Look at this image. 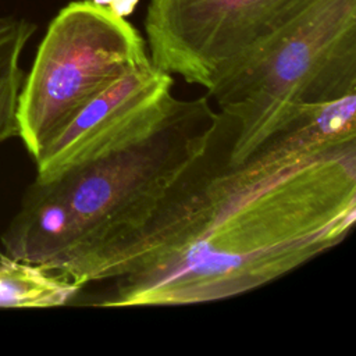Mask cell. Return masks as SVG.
I'll return each mask as SVG.
<instances>
[{
    "mask_svg": "<svg viewBox=\"0 0 356 356\" xmlns=\"http://www.w3.org/2000/svg\"><path fill=\"white\" fill-rule=\"evenodd\" d=\"M356 221V143L288 163H228L165 248L111 280L102 307L184 306L263 286L341 243Z\"/></svg>",
    "mask_w": 356,
    "mask_h": 356,
    "instance_id": "cell-1",
    "label": "cell"
},
{
    "mask_svg": "<svg viewBox=\"0 0 356 356\" xmlns=\"http://www.w3.org/2000/svg\"><path fill=\"white\" fill-rule=\"evenodd\" d=\"M221 113L177 99L146 136L50 181L35 179L1 235L6 253L85 286L138 243L175 200Z\"/></svg>",
    "mask_w": 356,
    "mask_h": 356,
    "instance_id": "cell-2",
    "label": "cell"
},
{
    "mask_svg": "<svg viewBox=\"0 0 356 356\" xmlns=\"http://www.w3.org/2000/svg\"><path fill=\"white\" fill-rule=\"evenodd\" d=\"M206 90L236 124L238 164L300 108L356 93V0H314Z\"/></svg>",
    "mask_w": 356,
    "mask_h": 356,
    "instance_id": "cell-3",
    "label": "cell"
},
{
    "mask_svg": "<svg viewBox=\"0 0 356 356\" xmlns=\"http://www.w3.org/2000/svg\"><path fill=\"white\" fill-rule=\"evenodd\" d=\"M127 18L92 0L68 3L51 19L18 104V136L36 160L72 118L129 71L149 63Z\"/></svg>",
    "mask_w": 356,
    "mask_h": 356,
    "instance_id": "cell-4",
    "label": "cell"
},
{
    "mask_svg": "<svg viewBox=\"0 0 356 356\" xmlns=\"http://www.w3.org/2000/svg\"><path fill=\"white\" fill-rule=\"evenodd\" d=\"M314 0H150L149 58L170 75L209 89L231 63Z\"/></svg>",
    "mask_w": 356,
    "mask_h": 356,
    "instance_id": "cell-5",
    "label": "cell"
},
{
    "mask_svg": "<svg viewBox=\"0 0 356 356\" xmlns=\"http://www.w3.org/2000/svg\"><path fill=\"white\" fill-rule=\"evenodd\" d=\"M172 83L171 75L152 61L113 82L35 160L36 179L50 181L146 136L171 110Z\"/></svg>",
    "mask_w": 356,
    "mask_h": 356,
    "instance_id": "cell-6",
    "label": "cell"
},
{
    "mask_svg": "<svg viewBox=\"0 0 356 356\" xmlns=\"http://www.w3.org/2000/svg\"><path fill=\"white\" fill-rule=\"evenodd\" d=\"M82 288L76 282L43 266L0 253V306H63Z\"/></svg>",
    "mask_w": 356,
    "mask_h": 356,
    "instance_id": "cell-7",
    "label": "cell"
},
{
    "mask_svg": "<svg viewBox=\"0 0 356 356\" xmlns=\"http://www.w3.org/2000/svg\"><path fill=\"white\" fill-rule=\"evenodd\" d=\"M36 31L25 18L0 14V145L18 136V104L25 81L21 54Z\"/></svg>",
    "mask_w": 356,
    "mask_h": 356,
    "instance_id": "cell-8",
    "label": "cell"
},
{
    "mask_svg": "<svg viewBox=\"0 0 356 356\" xmlns=\"http://www.w3.org/2000/svg\"><path fill=\"white\" fill-rule=\"evenodd\" d=\"M138 3H139V0H113L107 8H110L117 15L127 18L128 15H131L134 13Z\"/></svg>",
    "mask_w": 356,
    "mask_h": 356,
    "instance_id": "cell-9",
    "label": "cell"
},
{
    "mask_svg": "<svg viewBox=\"0 0 356 356\" xmlns=\"http://www.w3.org/2000/svg\"><path fill=\"white\" fill-rule=\"evenodd\" d=\"M95 4H99V6H103V7H108L111 4L113 0H92Z\"/></svg>",
    "mask_w": 356,
    "mask_h": 356,
    "instance_id": "cell-10",
    "label": "cell"
}]
</instances>
